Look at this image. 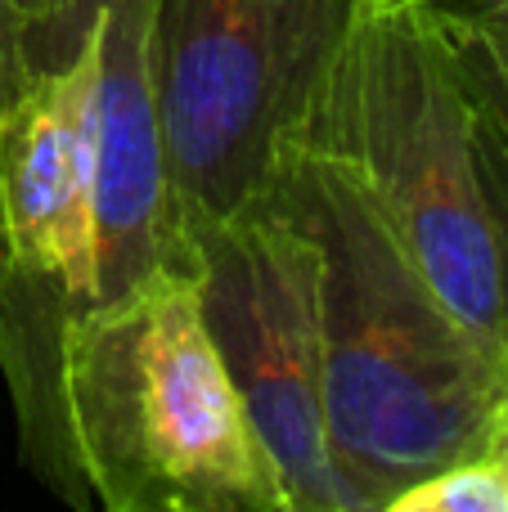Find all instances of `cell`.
I'll return each mask as SVG.
<instances>
[{
    "instance_id": "6da1fadb",
    "label": "cell",
    "mask_w": 508,
    "mask_h": 512,
    "mask_svg": "<svg viewBox=\"0 0 508 512\" xmlns=\"http://www.w3.org/2000/svg\"><path fill=\"white\" fill-rule=\"evenodd\" d=\"M275 194L320 252L324 423L369 512L468 454H491L508 414V355L419 270L338 158L297 149Z\"/></svg>"
},
{
    "instance_id": "7a4b0ae2",
    "label": "cell",
    "mask_w": 508,
    "mask_h": 512,
    "mask_svg": "<svg viewBox=\"0 0 508 512\" xmlns=\"http://www.w3.org/2000/svg\"><path fill=\"white\" fill-rule=\"evenodd\" d=\"M302 149L338 158L441 297L504 351L508 221L495 135L437 0H356Z\"/></svg>"
},
{
    "instance_id": "30bf717a",
    "label": "cell",
    "mask_w": 508,
    "mask_h": 512,
    "mask_svg": "<svg viewBox=\"0 0 508 512\" xmlns=\"http://www.w3.org/2000/svg\"><path fill=\"white\" fill-rule=\"evenodd\" d=\"M27 63H32V23L9 0H0V113H5Z\"/></svg>"
},
{
    "instance_id": "4fadbf2b",
    "label": "cell",
    "mask_w": 508,
    "mask_h": 512,
    "mask_svg": "<svg viewBox=\"0 0 508 512\" xmlns=\"http://www.w3.org/2000/svg\"><path fill=\"white\" fill-rule=\"evenodd\" d=\"M495 176H500V203H504V221H508V149L500 144V135H495ZM504 351H508V333H504Z\"/></svg>"
},
{
    "instance_id": "5bb4252c",
    "label": "cell",
    "mask_w": 508,
    "mask_h": 512,
    "mask_svg": "<svg viewBox=\"0 0 508 512\" xmlns=\"http://www.w3.org/2000/svg\"><path fill=\"white\" fill-rule=\"evenodd\" d=\"M491 454L504 463V472H508V414H504V423H500V436H495V445H491Z\"/></svg>"
},
{
    "instance_id": "8992f818",
    "label": "cell",
    "mask_w": 508,
    "mask_h": 512,
    "mask_svg": "<svg viewBox=\"0 0 508 512\" xmlns=\"http://www.w3.org/2000/svg\"><path fill=\"white\" fill-rule=\"evenodd\" d=\"M203 319L293 512H369L324 423L320 252L279 194L194 239Z\"/></svg>"
},
{
    "instance_id": "5b68a950",
    "label": "cell",
    "mask_w": 508,
    "mask_h": 512,
    "mask_svg": "<svg viewBox=\"0 0 508 512\" xmlns=\"http://www.w3.org/2000/svg\"><path fill=\"white\" fill-rule=\"evenodd\" d=\"M356 0H153V86L185 248L275 194Z\"/></svg>"
},
{
    "instance_id": "3957f363",
    "label": "cell",
    "mask_w": 508,
    "mask_h": 512,
    "mask_svg": "<svg viewBox=\"0 0 508 512\" xmlns=\"http://www.w3.org/2000/svg\"><path fill=\"white\" fill-rule=\"evenodd\" d=\"M63 414L86 499L108 512H293L198 297L158 270L63 333Z\"/></svg>"
},
{
    "instance_id": "52a82bcc",
    "label": "cell",
    "mask_w": 508,
    "mask_h": 512,
    "mask_svg": "<svg viewBox=\"0 0 508 512\" xmlns=\"http://www.w3.org/2000/svg\"><path fill=\"white\" fill-rule=\"evenodd\" d=\"M95 23V297L131 292L158 270H198L171 212L158 86L153 0H81Z\"/></svg>"
},
{
    "instance_id": "7c38bea8",
    "label": "cell",
    "mask_w": 508,
    "mask_h": 512,
    "mask_svg": "<svg viewBox=\"0 0 508 512\" xmlns=\"http://www.w3.org/2000/svg\"><path fill=\"white\" fill-rule=\"evenodd\" d=\"M437 5L455 9V14H468V18H477V23L508 36V0H437Z\"/></svg>"
},
{
    "instance_id": "277c9868",
    "label": "cell",
    "mask_w": 508,
    "mask_h": 512,
    "mask_svg": "<svg viewBox=\"0 0 508 512\" xmlns=\"http://www.w3.org/2000/svg\"><path fill=\"white\" fill-rule=\"evenodd\" d=\"M95 23L36 54L0 113V373L36 481L90 508L63 414V333L95 297Z\"/></svg>"
},
{
    "instance_id": "9c48e42d",
    "label": "cell",
    "mask_w": 508,
    "mask_h": 512,
    "mask_svg": "<svg viewBox=\"0 0 508 512\" xmlns=\"http://www.w3.org/2000/svg\"><path fill=\"white\" fill-rule=\"evenodd\" d=\"M437 9H441V23H446L450 54H455L468 90H473L491 131L500 135V144L508 149V36L468 14H455L446 5H437Z\"/></svg>"
},
{
    "instance_id": "ba28073f",
    "label": "cell",
    "mask_w": 508,
    "mask_h": 512,
    "mask_svg": "<svg viewBox=\"0 0 508 512\" xmlns=\"http://www.w3.org/2000/svg\"><path fill=\"white\" fill-rule=\"evenodd\" d=\"M383 512H508V472L495 454H468L396 490Z\"/></svg>"
},
{
    "instance_id": "8fae6325",
    "label": "cell",
    "mask_w": 508,
    "mask_h": 512,
    "mask_svg": "<svg viewBox=\"0 0 508 512\" xmlns=\"http://www.w3.org/2000/svg\"><path fill=\"white\" fill-rule=\"evenodd\" d=\"M9 5L32 23V32H59V27H72L81 18V0H9Z\"/></svg>"
}]
</instances>
